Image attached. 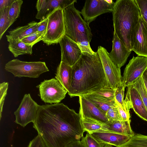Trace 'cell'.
Listing matches in <instances>:
<instances>
[{
    "mask_svg": "<svg viewBox=\"0 0 147 147\" xmlns=\"http://www.w3.org/2000/svg\"><path fill=\"white\" fill-rule=\"evenodd\" d=\"M14 0H0V10L10 7Z\"/></svg>",
    "mask_w": 147,
    "mask_h": 147,
    "instance_id": "60d3db41",
    "label": "cell"
},
{
    "mask_svg": "<svg viewBox=\"0 0 147 147\" xmlns=\"http://www.w3.org/2000/svg\"><path fill=\"white\" fill-rule=\"evenodd\" d=\"M103 147H113L112 146L108 145H106L104 146Z\"/></svg>",
    "mask_w": 147,
    "mask_h": 147,
    "instance_id": "7bdbcfd3",
    "label": "cell"
},
{
    "mask_svg": "<svg viewBox=\"0 0 147 147\" xmlns=\"http://www.w3.org/2000/svg\"><path fill=\"white\" fill-rule=\"evenodd\" d=\"M142 78L147 93V69L143 74Z\"/></svg>",
    "mask_w": 147,
    "mask_h": 147,
    "instance_id": "b9f144b4",
    "label": "cell"
},
{
    "mask_svg": "<svg viewBox=\"0 0 147 147\" xmlns=\"http://www.w3.org/2000/svg\"><path fill=\"white\" fill-rule=\"evenodd\" d=\"M65 147H86L82 139L81 140L74 141L68 144Z\"/></svg>",
    "mask_w": 147,
    "mask_h": 147,
    "instance_id": "ab89813d",
    "label": "cell"
},
{
    "mask_svg": "<svg viewBox=\"0 0 147 147\" xmlns=\"http://www.w3.org/2000/svg\"><path fill=\"white\" fill-rule=\"evenodd\" d=\"M84 96L91 101L105 114L110 108L115 105V100H107L92 94H88Z\"/></svg>",
    "mask_w": 147,
    "mask_h": 147,
    "instance_id": "cb8c5ba5",
    "label": "cell"
},
{
    "mask_svg": "<svg viewBox=\"0 0 147 147\" xmlns=\"http://www.w3.org/2000/svg\"><path fill=\"white\" fill-rule=\"evenodd\" d=\"M97 52L105 74L106 87L117 89L121 83L122 76L120 68L112 61L109 56V53L105 48L99 46Z\"/></svg>",
    "mask_w": 147,
    "mask_h": 147,
    "instance_id": "52a82bcc",
    "label": "cell"
},
{
    "mask_svg": "<svg viewBox=\"0 0 147 147\" xmlns=\"http://www.w3.org/2000/svg\"><path fill=\"white\" fill-rule=\"evenodd\" d=\"M124 110L128 113L132 109L141 118L147 121V110L138 91L133 85L127 87L124 99Z\"/></svg>",
    "mask_w": 147,
    "mask_h": 147,
    "instance_id": "7c38bea8",
    "label": "cell"
},
{
    "mask_svg": "<svg viewBox=\"0 0 147 147\" xmlns=\"http://www.w3.org/2000/svg\"><path fill=\"white\" fill-rule=\"evenodd\" d=\"M81 119L84 130L90 134L95 132L114 133L109 130V125L106 123L91 119Z\"/></svg>",
    "mask_w": 147,
    "mask_h": 147,
    "instance_id": "44dd1931",
    "label": "cell"
},
{
    "mask_svg": "<svg viewBox=\"0 0 147 147\" xmlns=\"http://www.w3.org/2000/svg\"><path fill=\"white\" fill-rule=\"evenodd\" d=\"M131 52L125 47L114 31L112 49L111 52L109 53V56L114 63L120 68L126 63Z\"/></svg>",
    "mask_w": 147,
    "mask_h": 147,
    "instance_id": "2e32d148",
    "label": "cell"
},
{
    "mask_svg": "<svg viewBox=\"0 0 147 147\" xmlns=\"http://www.w3.org/2000/svg\"><path fill=\"white\" fill-rule=\"evenodd\" d=\"M23 3V1L21 0H14L10 6L8 17L11 25L19 17Z\"/></svg>",
    "mask_w": 147,
    "mask_h": 147,
    "instance_id": "83f0119b",
    "label": "cell"
},
{
    "mask_svg": "<svg viewBox=\"0 0 147 147\" xmlns=\"http://www.w3.org/2000/svg\"><path fill=\"white\" fill-rule=\"evenodd\" d=\"M39 106L30 94H25L14 113L16 123L23 127L30 122L33 123L36 119Z\"/></svg>",
    "mask_w": 147,
    "mask_h": 147,
    "instance_id": "9c48e42d",
    "label": "cell"
},
{
    "mask_svg": "<svg viewBox=\"0 0 147 147\" xmlns=\"http://www.w3.org/2000/svg\"><path fill=\"white\" fill-rule=\"evenodd\" d=\"M79 97L80 104L79 113L81 119L89 118L108 125L111 124L106 114L98 109L91 101L84 96Z\"/></svg>",
    "mask_w": 147,
    "mask_h": 147,
    "instance_id": "9a60e30c",
    "label": "cell"
},
{
    "mask_svg": "<svg viewBox=\"0 0 147 147\" xmlns=\"http://www.w3.org/2000/svg\"><path fill=\"white\" fill-rule=\"evenodd\" d=\"M76 0H38L36 3L37 13L36 18L41 20L48 17L55 10L61 8L63 9L75 3Z\"/></svg>",
    "mask_w": 147,
    "mask_h": 147,
    "instance_id": "5bb4252c",
    "label": "cell"
},
{
    "mask_svg": "<svg viewBox=\"0 0 147 147\" xmlns=\"http://www.w3.org/2000/svg\"><path fill=\"white\" fill-rule=\"evenodd\" d=\"M36 87L39 88L41 99L45 103H59L67 92L59 81L54 78L45 80Z\"/></svg>",
    "mask_w": 147,
    "mask_h": 147,
    "instance_id": "ba28073f",
    "label": "cell"
},
{
    "mask_svg": "<svg viewBox=\"0 0 147 147\" xmlns=\"http://www.w3.org/2000/svg\"><path fill=\"white\" fill-rule=\"evenodd\" d=\"M140 10L143 25L144 35L147 43V0H135Z\"/></svg>",
    "mask_w": 147,
    "mask_h": 147,
    "instance_id": "4316f807",
    "label": "cell"
},
{
    "mask_svg": "<svg viewBox=\"0 0 147 147\" xmlns=\"http://www.w3.org/2000/svg\"><path fill=\"white\" fill-rule=\"evenodd\" d=\"M113 26L118 38L132 51L136 32L141 17L135 0H117L112 12Z\"/></svg>",
    "mask_w": 147,
    "mask_h": 147,
    "instance_id": "3957f363",
    "label": "cell"
},
{
    "mask_svg": "<svg viewBox=\"0 0 147 147\" xmlns=\"http://www.w3.org/2000/svg\"><path fill=\"white\" fill-rule=\"evenodd\" d=\"M82 139L83 140L86 147H103L105 146L88 133Z\"/></svg>",
    "mask_w": 147,
    "mask_h": 147,
    "instance_id": "1f68e13d",
    "label": "cell"
},
{
    "mask_svg": "<svg viewBox=\"0 0 147 147\" xmlns=\"http://www.w3.org/2000/svg\"><path fill=\"white\" fill-rule=\"evenodd\" d=\"M116 89L105 87L99 90L91 93L109 100H114Z\"/></svg>",
    "mask_w": 147,
    "mask_h": 147,
    "instance_id": "f546056e",
    "label": "cell"
},
{
    "mask_svg": "<svg viewBox=\"0 0 147 147\" xmlns=\"http://www.w3.org/2000/svg\"><path fill=\"white\" fill-rule=\"evenodd\" d=\"M48 20L47 17L44 20H40V21L38 22L36 32L45 33L46 34L48 25Z\"/></svg>",
    "mask_w": 147,
    "mask_h": 147,
    "instance_id": "f35d334b",
    "label": "cell"
},
{
    "mask_svg": "<svg viewBox=\"0 0 147 147\" xmlns=\"http://www.w3.org/2000/svg\"><path fill=\"white\" fill-rule=\"evenodd\" d=\"M131 119L127 121H116L112 122L109 125V129L113 132L131 137L135 134L131 125Z\"/></svg>",
    "mask_w": 147,
    "mask_h": 147,
    "instance_id": "603a6c76",
    "label": "cell"
},
{
    "mask_svg": "<svg viewBox=\"0 0 147 147\" xmlns=\"http://www.w3.org/2000/svg\"><path fill=\"white\" fill-rule=\"evenodd\" d=\"M46 32L42 41L47 45L57 44L65 35L63 9L58 8L48 16Z\"/></svg>",
    "mask_w": 147,
    "mask_h": 147,
    "instance_id": "8992f818",
    "label": "cell"
},
{
    "mask_svg": "<svg viewBox=\"0 0 147 147\" xmlns=\"http://www.w3.org/2000/svg\"><path fill=\"white\" fill-rule=\"evenodd\" d=\"M74 3L63 10L65 34L77 43L85 41L90 42L92 34L89 24L82 18Z\"/></svg>",
    "mask_w": 147,
    "mask_h": 147,
    "instance_id": "277c9868",
    "label": "cell"
},
{
    "mask_svg": "<svg viewBox=\"0 0 147 147\" xmlns=\"http://www.w3.org/2000/svg\"><path fill=\"white\" fill-rule=\"evenodd\" d=\"M55 75V78L68 92L72 81V66L61 61L57 67Z\"/></svg>",
    "mask_w": 147,
    "mask_h": 147,
    "instance_id": "d6986e66",
    "label": "cell"
},
{
    "mask_svg": "<svg viewBox=\"0 0 147 147\" xmlns=\"http://www.w3.org/2000/svg\"><path fill=\"white\" fill-rule=\"evenodd\" d=\"M132 85L139 93L147 110V93L142 77Z\"/></svg>",
    "mask_w": 147,
    "mask_h": 147,
    "instance_id": "4dcf8cb0",
    "label": "cell"
},
{
    "mask_svg": "<svg viewBox=\"0 0 147 147\" xmlns=\"http://www.w3.org/2000/svg\"><path fill=\"white\" fill-rule=\"evenodd\" d=\"M147 69V57L133 56L124 69L121 83L126 87L134 84Z\"/></svg>",
    "mask_w": 147,
    "mask_h": 147,
    "instance_id": "30bf717a",
    "label": "cell"
},
{
    "mask_svg": "<svg viewBox=\"0 0 147 147\" xmlns=\"http://www.w3.org/2000/svg\"><path fill=\"white\" fill-rule=\"evenodd\" d=\"M90 134L99 142L105 145H108L116 147H119L124 144L131 137L111 132H95Z\"/></svg>",
    "mask_w": 147,
    "mask_h": 147,
    "instance_id": "e0dca14e",
    "label": "cell"
},
{
    "mask_svg": "<svg viewBox=\"0 0 147 147\" xmlns=\"http://www.w3.org/2000/svg\"><path fill=\"white\" fill-rule=\"evenodd\" d=\"M9 7L3 8L0 10V39L6 30L11 25L8 17Z\"/></svg>",
    "mask_w": 147,
    "mask_h": 147,
    "instance_id": "484cf974",
    "label": "cell"
},
{
    "mask_svg": "<svg viewBox=\"0 0 147 147\" xmlns=\"http://www.w3.org/2000/svg\"><path fill=\"white\" fill-rule=\"evenodd\" d=\"M126 87L122 83L116 89L115 93V100L120 104L124 110V92Z\"/></svg>",
    "mask_w": 147,
    "mask_h": 147,
    "instance_id": "d6a6232c",
    "label": "cell"
},
{
    "mask_svg": "<svg viewBox=\"0 0 147 147\" xmlns=\"http://www.w3.org/2000/svg\"><path fill=\"white\" fill-rule=\"evenodd\" d=\"M8 49L15 57L19 55L32 53V46L23 42L21 40L13 39L9 41Z\"/></svg>",
    "mask_w": 147,
    "mask_h": 147,
    "instance_id": "7402d4cb",
    "label": "cell"
},
{
    "mask_svg": "<svg viewBox=\"0 0 147 147\" xmlns=\"http://www.w3.org/2000/svg\"><path fill=\"white\" fill-rule=\"evenodd\" d=\"M6 71L11 73L15 77L36 78L49 70L44 62H26L18 59H13L5 66Z\"/></svg>",
    "mask_w": 147,
    "mask_h": 147,
    "instance_id": "5b68a950",
    "label": "cell"
},
{
    "mask_svg": "<svg viewBox=\"0 0 147 147\" xmlns=\"http://www.w3.org/2000/svg\"><path fill=\"white\" fill-rule=\"evenodd\" d=\"M106 116L111 123L113 121H121L117 109L115 104L110 108L106 113Z\"/></svg>",
    "mask_w": 147,
    "mask_h": 147,
    "instance_id": "836d02e7",
    "label": "cell"
},
{
    "mask_svg": "<svg viewBox=\"0 0 147 147\" xmlns=\"http://www.w3.org/2000/svg\"><path fill=\"white\" fill-rule=\"evenodd\" d=\"M33 127L48 147H65L85 132L79 113L63 103L39 105Z\"/></svg>",
    "mask_w": 147,
    "mask_h": 147,
    "instance_id": "6da1fadb",
    "label": "cell"
},
{
    "mask_svg": "<svg viewBox=\"0 0 147 147\" xmlns=\"http://www.w3.org/2000/svg\"><path fill=\"white\" fill-rule=\"evenodd\" d=\"M8 86L7 82H3L0 84V118H1L3 108Z\"/></svg>",
    "mask_w": 147,
    "mask_h": 147,
    "instance_id": "e575fe53",
    "label": "cell"
},
{
    "mask_svg": "<svg viewBox=\"0 0 147 147\" xmlns=\"http://www.w3.org/2000/svg\"><path fill=\"white\" fill-rule=\"evenodd\" d=\"M72 68V81L68 92L71 97L84 96L106 87L105 74L97 52L93 55L82 53Z\"/></svg>",
    "mask_w": 147,
    "mask_h": 147,
    "instance_id": "7a4b0ae2",
    "label": "cell"
},
{
    "mask_svg": "<svg viewBox=\"0 0 147 147\" xmlns=\"http://www.w3.org/2000/svg\"><path fill=\"white\" fill-rule=\"evenodd\" d=\"M115 3H109L106 0H86L81 13L84 20L89 24L99 15L112 12Z\"/></svg>",
    "mask_w": 147,
    "mask_h": 147,
    "instance_id": "8fae6325",
    "label": "cell"
},
{
    "mask_svg": "<svg viewBox=\"0 0 147 147\" xmlns=\"http://www.w3.org/2000/svg\"><path fill=\"white\" fill-rule=\"evenodd\" d=\"M115 104L116 107L122 121H127L130 120V114L126 112L120 104L115 99Z\"/></svg>",
    "mask_w": 147,
    "mask_h": 147,
    "instance_id": "8d00e7d4",
    "label": "cell"
},
{
    "mask_svg": "<svg viewBox=\"0 0 147 147\" xmlns=\"http://www.w3.org/2000/svg\"><path fill=\"white\" fill-rule=\"evenodd\" d=\"M59 43L61 47V61L72 66L79 59L82 54L77 43L65 34Z\"/></svg>",
    "mask_w": 147,
    "mask_h": 147,
    "instance_id": "4fadbf2b",
    "label": "cell"
},
{
    "mask_svg": "<svg viewBox=\"0 0 147 147\" xmlns=\"http://www.w3.org/2000/svg\"><path fill=\"white\" fill-rule=\"evenodd\" d=\"M28 147H48L42 138L39 135L31 141Z\"/></svg>",
    "mask_w": 147,
    "mask_h": 147,
    "instance_id": "d590c367",
    "label": "cell"
},
{
    "mask_svg": "<svg viewBox=\"0 0 147 147\" xmlns=\"http://www.w3.org/2000/svg\"><path fill=\"white\" fill-rule=\"evenodd\" d=\"M38 23L34 21L29 23L26 25L18 27L8 32V35H6L8 42L13 39L21 40L25 37L37 31Z\"/></svg>",
    "mask_w": 147,
    "mask_h": 147,
    "instance_id": "ffe728a7",
    "label": "cell"
},
{
    "mask_svg": "<svg viewBox=\"0 0 147 147\" xmlns=\"http://www.w3.org/2000/svg\"><path fill=\"white\" fill-rule=\"evenodd\" d=\"M119 147H147V135L137 134Z\"/></svg>",
    "mask_w": 147,
    "mask_h": 147,
    "instance_id": "d4e9b609",
    "label": "cell"
},
{
    "mask_svg": "<svg viewBox=\"0 0 147 147\" xmlns=\"http://www.w3.org/2000/svg\"><path fill=\"white\" fill-rule=\"evenodd\" d=\"M88 41H85L77 43V44L82 53L86 52L93 55L95 53V52L92 49Z\"/></svg>",
    "mask_w": 147,
    "mask_h": 147,
    "instance_id": "74e56055",
    "label": "cell"
},
{
    "mask_svg": "<svg viewBox=\"0 0 147 147\" xmlns=\"http://www.w3.org/2000/svg\"><path fill=\"white\" fill-rule=\"evenodd\" d=\"M45 33L36 32L24 37L21 41L25 43L32 46L37 42L43 40Z\"/></svg>",
    "mask_w": 147,
    "mask_h": 147,
    "instance_id": "f1b7e54d",
    "label": "cell"
},
{
    "mask_svg": "<svg viewBox=\"0 0 147 147\" xmlns=\"http://www.w3.org/2000/svg\"><path fill=\"white\" fill-rule=\"evenodd\" d=\"M132 50L138 56L147 57V43L144 35L143 25L141 17L135 34Z\"/></svg>",
    "mask_w": 147,
    "mask_h": 147,
    "instance_id": "ac0fdd59",
    "label": "cell"
}]
</instances>
